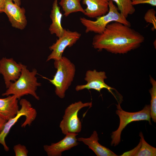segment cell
<instances>
[{"mask_svg":"<svg viewBox=\"0 0 156 156\" xmlns=\"http://www.w3.org/2000/svg\"><path fill=\"white\" fill-rule=\"evenodd\" d=\"M107 78L106 73L104 71H98L96 69L88 70L84 78L87 83L77 85L75 87V90L78 91L84 89H94L100 92L102 89H106L114 96L112 91L115 89L105 83V80Z\"/></svg>","mask_w":156,"mask_h":156,"instance_id":"cell-9","label":"cell"},{"mask_svg":"<svg viewBox=\"0 0 156 156\" xmlns=\"http://www.w3.org/2000/svg\"><path fill=\"white\" fill-rule=\"evenodd\" d=\"M13 149L16 156H27L28 151L26 146L20 144L14 146Z\"/></svg>","mask_w":156,"mask_h":156,"instance_id":"cell-22","label":"cell"},{"mask_svg":"<svg viewBox=\"0 0 156 156\" xmlns=\"http://www.w3.org/2000/svg\"><path fill=\"white\" fill-rule=\"evenodd\" d=\"M6 0H0V14L3 12L4 7Z\"/></svg>","mask_w":156,"mask_h":156,"instance_id":"cell-24","label":"cell"},{"mask_svg":"<svg viewBox=\"0 0 156 156\" xmlns=\"http://www.w3.org/2000/svg\"><path fill=\"white\" fill-rule=\"evenodd\" d=\"M56 73L52 79H48L55 87L56 94L64 98L65 92L73 81L76 71L75 65L67 58L62 56L58 60L55 61Z\"/></svg>","mask_w":156,"mask_h":156,"instance_id":"cell-3","label":"cell"},{"mask_svg":"<svg viewBox=\"0 0 156 156\" xmlns=\"http://www.w3.org/2000/svg\"><path fill=\"white\" fill-rule=\"evenodd\" d=\"M133 0H132V1H133Z\"/></svg>","mask_w":156,"mask_h":156,"instance_id":"cell-27","label":"cell"},{"mask_svg":"<svg viewBox=\"0 0 156 156\" xmlns=\"http://www.w3.org/2000/svg\"><path fill=\"white\" fill-rule=\"evenodd\" d=\"M37 74V70L36 69H33L30 71L26 66L23 64L19 78L13 82H11L7 90L2 95L8 96L13 95L18 99H20L24 95L30 94L36 99L39 100V97L36 91L37 87L41 86V84L37 81L36 77Z\"/></svg>","mask_w":156,"mask_h":156,"instance_id":"cell-2","label":"cell"},{"mask_svg":"<svg viewBox=\"0 0 156 156\" xmlns=\"http://www.w3.org/2000/svg\"><path fill=\"white\" fill-rule=\"evenodd\" d=\"M7 121L0 117V133L2 130L4 125Z\"/></svg>","mask_w":156,"mask_h":156,"instance_id":"cell-25","label":"cell"},{"mask_svg":"<svg viewBox=\"0 0 156 156\" xmlns=\"http://www.w3.org/2000/svg\"><path fill=\"white\" fill-rule=\"evenodd\" d=\"M134 5L141 4H148L152 6H156V0H134L132 1Z\"/></svg>","mask_w":156,"mask_h":156,"instance_id":"cell-23","label":"cell"},{"mask_svg":"<svg viewBox=\"0 0 156 156\" xmlns=\"http://www.w3.org/2000/svg\"><path fill=\"white\" fill-rule=\"evenodd\" d=\"M3 12L7 15L12 27L21 30L25 28L27 21L24 8L21 7L12 0H6Z\"/></svg>","mask_w":156,"mask_h":156,"instance_id":"cell-10","label":"cell"},{"mask_svg":"<svg viewBox=\"0 0 156 156\" xmlns=\"http://www.w3.org/2000/svg\"><path fill=\"white\" fill-rule=\"evenodd\" d=\"M78 133H70L62 140L51 145H44L43 148L48 156H61L63 151L70 149L78 144L76 138Z\"/></svg>","mask_w":156,"mask_h":156,"instance_id":"cell-12","label":"cell"},{"mask_svg":"<svg viewBox=\"0 0 156 156\" xmlns=\"http://www.w3.org/2000/svg\"><path fill=\"white\" fill-rule=\"evenodd\" d=\"M14 3L19 6L21 4V0H12Z\"/></svg>","mask_w":156,"mask_h":156,"instance_id":"cell-26","label":"cell"},{"mask_svg":"<svg viewBox=\"0 0 156 156\" xmlns=\"http://www.w3.org/2000/svg\"><path fill=\"white\" fill-rule=\"evenodd\" d=\"M117 5L119 12L127 18L128 15L134 14L135 9L132 4V0H111Z\"/></svg>","mask_w":156,"mask_h":156,"instance_id":"cell-18","label":"cell"},{"mask_svg":"<svg viewBox=\"0 0 156 156\" xmlns=\"http://www.w3.org/2000/svg\"><path fill=\"white\" fill-rule=\"evenodd\" d=\"M23 64L17 63L12 58L3 57L0 60V74L3 77L6 88L11 82L16 80L21 74Z\"/></svg>","mask_w":156,"mask_h":156,"instance_id":"cell-11","label":"cell"},{"mask_svg":"<svg viewBox=\"0 0 156 156\" xmlns=\"http://www.w3.org/2000/svg\"><path fill=\"white\" fill-rule=\"evenodd\" d=\"M19 103L21 106V109L14 117L6 122L2 130L0 133V144L3 145L6 151H8L9 148L6 144L5 138L11 128L17 122L21 116H25V120L21 125L22 127L25 128L27 125L29 126L31 125L36 116V111L32 107L29 101L25 99H22L20 100Z\"/></svg>","mask_w":156,"mask_h":156,"instance_id":"cell-6","label":"cell"},{"mask_svg":"<svg viewBox=\"0 0 156 156\" xmlns=\"http://www.w3.org/2000/svg\"><path fill=\"white\" fill-rule=\"evenodd\" d=\"M0 98V117L8 121L14 118L19 110L18 99L14 95Z\"/></svg>","mask_w":156,"mask_h":156,"instance_id":"cell-14","label":"cell"},{"mask_svg":"<svg viewBox=\"0 0 156 156\" xmlns=\"http://www.w3.org/2000/svg\"><path fill=\"white\" fill-rule=\"evenodd\" d=\"M141 138V144L135 156H155L156 148L148 144L144 140L142 132L139 134Z\"/></svg>","mask_w":156,"mask_h":156,"instance_id":"cell-19","label":"cell"},{"mask_svg":"<svg viewBox=\"0 0 156 156\" xmlns=\"http://www.w3.org/2000/svg\"><path fill=\"white\" fill-rule=\"evenodd\" d=\"M116 105L117 109L116 113L119 117L120 123L118 129L112 132L111 135V145L114 146L118 145L120 142L121 133L129 123L135 121L146 120L150 125H151L150 105H146L141 110L134 112H128L123 110L119 104Z\"/></svg>","mask_w":156,"mask_h":156,"instance_id":"cell-5","label":"cell"},{"mask_svg":"<svg viewBox=\"0 0 156 156\" xmlns=\"http://www.w3.org/2000/svg\"><path fill=\"white\" fill-rule=\"evenodd\" d=\"M150 81L152 84V87L149 90L151 95L150 111L151 118L152 120L156 122V81L150 75Z\"/></svg>","mask_w":156,"mask_h":156,"instance_id":"cell-20","label":"cell"},{"mask_svg":"<svg viewBox=\"0 0 156 156\" xmlns=\"http://www.w3.org/2000/svg\"><path fill=\"white\" fill-rule=\"evenodd\" d=\"M109 7L108 12L105 15L96 18L95 21L83 17L80 18L81 23L86 27V33L91 32L100 34L104 31L108 24L113 22H118L131 27L130 22L119 12L111 0H109Z\"/></svg>","mask_w":156,"mask_h":156,"instance_id":"cell-4","label":"cell"},{"mask_svg":"<svg viewBox=\"0 0 156 156\" xmlns=\"http://www.w3.org/2000/svg\"><path fill=\"white\" fill-rule=\"evenodd\" d=\"M62 16L60 8L58 5V0H54L50 14L52 23L49 29L51 34H55L58 38L62 36L64 31L61 24Z\"/></svg>","mask_w":156,"mask_h":156,"instance_id":"cell-16","label":"cell"},{"mask_svg":"<svg viewBox=\"0 0 156 156\" xmlns=\"http://www.w3.org/2000/svg\"><path fill=\"white\" fill-rule=\"evenodd\" d=\"M99 139L97 132L94 131L91 136L88 138H79V141L82 142L88 146L97 156H118L108 148L103 146L98 142Z\"/></svg>","mask_w":156,"mask_h":156,"instance_id":"cell-15","label":"cell"},{"mask_svg":"<svg viewBox=\"0 0 156 156\" xmlns=\"http://www.w3.org/2000/svg\"><path fill=\"white\" fill-rule=\"evenodd\" d=\"M81 1V0H60L59 4L64 12V15L67 17L70 14L77 12L84 14V9L80 4Z\"/></svg>","mask_w":156,"mask_h":156,"instance_id":"cell-17","label":"cell"},{"mask_svg":"<svg viewBox=\"0 0 156 156\" xmlns=\"http://www.w3.org/2000/svg\"><path fill=\"white\" fill-rule=\"evenodd\" d=\"M81 36V34L77 31H72L64 29L62 36L49 47L52 52L48 56L47 61L51 60L55 61L60 60L65 49L67 47H71L75 44Z\"/></svg>","mask_w":156,"mask_h":156,"instance_id":"cell-8","label":"cell"},{"mask_svg":"<svg viewBox=\"0 0 156 156\" xmlns=\"http://www.w3.org/2000/svg\"><path fill=\"white\" fill-rule=\"evenodd\" d=\"M86 5L84 14L90 18H96L106 14L109 11V0H81Z\"/></svg>","mask_w":156,"mask_h":156,"instance_id":"cell-13","label":"cell"},{"mask_svg":"<svg viewBox=\"0 0 156 156\" xmlns=\"http://www.w3.org/2000/svg\"><path fill=\"white\" fill-rule=\"evenodd\" d=\"M156 12L154 9H151L148 10L145 13L144 18L146 23H151L153 25L151 28L152 31H154L156 29Z\"/></svg>","mask_w":156,"mask_h":156,"instance_id":"cell-21","label":"cell"},{"mask_svg":"<svg viewBox=\"0 0 156 156\" xmlns=\"http://www.w3.org/2000/svg\"><path fill=\"white\" fill-rule=\"evenodd\" d=\"M92 102L83 103L79 101L70 105L66 108L63 119L60 124L62 133H78L81 131V122L78 117L79 111L83 108L92 107Z\"/></svg>","mask_w":156,"mask_h":156,"instance_id":"cell-7","label":"cell"},{"mask_svg":"<svg viewBox=\"0 0 156 156\" xmlns=\"http://www.w3.org/2000/svg\"><path fill=\"white\" fill-rule=\"evenodd\" d=\"M144 36L131 27L118 22L108 24L104 31L93 38L92 45L99 51L105 50L115 54H125L138 48Z\"/></svg>","mask_w":156,"mask_h":156,"instance_id":"cell-1","label":"cell"}]
</instances>
